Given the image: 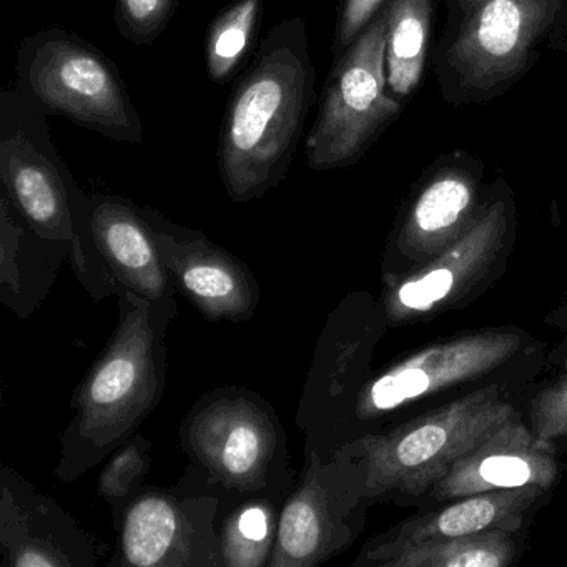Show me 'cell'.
<instances>
[{
  "instance_id": "6da1fadb",
  "label": "cell",
  "mask_w": 567,
  "mask_h": 567,
  "mask_svg": "<svg viewBox=\"0 0 567 567\" xmlns=\"http://www.w3.org/2000/svg\"><path fill=\"white\" fill-rule=\"evenodd\" d=\"M117 298V327L72 396L74 416L62 433L54 470L62 483H75L107 460L164 398L167 333L177 298L151 301L125 288Z\"/></svg>"
},
{
  "instance_id": "7a4b0ae2",
  "label": "cell",
  "mask_w": 567,
  "mask_h": 567,
  "mask_svg": "<svg viewBox=\"0 0 567 567\" xmlns=\"http://www.w3.org/2000/svg\"><path fill=\"white\" fill-rule=\"evenodd\" d=\"M315 99L307 22L285 19L235 84L221 122L218 168L235 204L260 200L285 181Z\"/></svg>"
},
{
  "instance_id": "3957f363",
  "label": "cell",
  "mask_w": 567,
  "mask_h": 567,
  "mask_svg": "<svg viewBox=\"0 0 567 567\" xmlns=\"http://www.w3.org/2000/svg\"><path fill=\"white\" fill-rule=\"evenodd\" d=\"M547 351L520 327L464 330L408 351L368 378L347 444L486 388L530 386L546 371Z\"/></svg>"
},
{
  "instance_id": "277c9868",
  "label": "cell",
  "mask_w": 567,
  "mask_h": 567,
  "mask_svg": "<svg viewBox=\"0 0 567 567\" xmlns=\"http://www.w3.org/2000/svg\"><path fill=\"white\" fill-rule=\"evenodd\" d=\"M534 384L476 391L380 433L358 437L334 454L360 464L371 506L417 509L456 461L523 413Z\"/></svg>"
},
{
  "instance_id": "5b68a950",
  "label": "cell",
  "mask_w": 567,
  "mask_h": 567,
  "mask_svg": "<svg viewBox=\"0 0 567 567\" xmlns=\"http://www.w3.org/2000/svg\"><path fill=\"white\" fill-rule=\"evenodd\" d=\"M178 440L190 464L177 484L218 497L221 507L244 497L285 501L297 483L284 421L257 391H208L182 421Z\"/></svg>"
},
{
  "instance_id": "8992f818",
  "label": "cell",
  "mask_w": 567,
  "mask_h": 567,
  "mask_svg": "<svg viewBox=\"0 0 567 567\" xmlns=\"http://www.w3.org/2000/svg\"><path fill=\"white\" fill-rule=\"evenodd\" d=\"M42 114L18 89L0 99V182L34 234L71 250L72 270L92 300L117 297L121 287L99 254L91 197L75 185L59 158Z\"/></svg>"
},
{
  "instance_id": "52a82bcc",
  "label": "cell",
  "mask_w": 567,
  "mask_h": 567,
  "mask_svg": "<svg viewBox=\"0 0 567 567\" xmlns=\"http://www.w3.org/2000/svg\"><path fill=\"white\" fill-rule=\"evenodd\" d=\"M14 87L42 114L117 142L138 144L144 127L117 65L84 39L48 29L29 35L19 51Z\"/></svg>"
},
{
  "instance_id": "ba28073f",
  "label": "cell",
  "mask_w": 567,
  "mask_h": 567,
  "mask_svg": "<svg viewBox=\"0 0 567 567\" xmlns=\"http://www.w3.org/2000/svg\"><path fill=\"white\" fill-rule=\"evenodd\" d=\"M388 330L380 300L368 291H351L328 315L295 416L303 447L330 457L347 444L354 403Z\"/></svg>"
},
{
  "instance_id": "9c48e42d",
  "label": "cell",
  "mask_w": 567,
  "mask_h": 567,
  "mask_svg": "<svg viewBox=\"0 0 567 567\" xmlns=\"http://www.w3.org/2000/svg\"><path fill=\"white\" fill-rule=\"evenodd\" d=\"M516 244L509 195L487 198L473 227L431 264L381 291L390 330L426 323L476 303L503 280Z\"/></svg>"
},
{
  "instance_id": "30bf717a",
  "label": "cell",
  "mask_w": 567,
  "mask_h": 567,
  "mask_svg": "<svg viewBox=\"0 0 567 567\" xmlns=\"http://www.w3.org/2000/svg\"><path fill=\"white\" fill-rule=\"evenodd\" d=\"M370 507L357 461L303 447L297 483L281 504L268 567H317L347 553L363 534Z\"/></svg>"
},
{
  "instance_id": "8fae6325",
  "label": "cell",
  "mask_w": 567,
  "mask_h": 567,
  "mask_svg": "<svg viewBox=\"0 0 567 567\" xmlns=\"http://www.w3.org/2000/svg\"><path fill=\"white\" fill-rule=\"evenodd\" d=\"M386 11L373 19L331 69L307 138L313 171L354 164L400 112L388 92Z\"/></svg>"
},
{
  "instance_id": "7c38bea8",
  "label": "cell",
  "mask_w": 567,
  "mask_h": 567,
  "mask_svg": "<svg viewBox=\"0 0 567 567\" xmlns=\"http://www.w3.org/2000/svg\"><path fill=\"white\" fill-rule=\"evenodd\" d=\"M212 494L142 486L114 524L117 539L109 567H221L218 517Z\"/></svg>"
},
{
  "instance_id": "4fadbf2b",
  "label": "cell",
  "mask_w": 567,
  "mask_h": 567,
  "mask_svg": "<svg viewBox=\"0 0 567 567\" xmlns=\"http://www.w3.org/2000/svg\"><path fill=\"white\" fill-rule=\"evenodd\" d=\"M487 200V198H486ZM480 172L447 164L433 172L401 212L381 257V285L396 284L456 244L480 217Z\"/></svg>"
},
{
  "instance_id": "5bb4252c",
  "label": "cell",
  "mask_w": 567,
  "mask_h": 567,
  "mask_svg": "<svg viewBox=\"0 0 567 567\" xmlns=\"http://www.w3.org/2000/svg\"><path fill=\"white\" fill-rule=\"evenodd\" d=\"M107 553L54 497L0 467V567H97Z\"/></svg>"
},
{
  "instance_id": "9a60e30c",
  "label": "cell",
  "mask_w": 567,
  "mask_h": 567,
  "mask_svg": "<svg viewBox=\"0 0 567 567\" xmlns=\"http://www.w3.org/2000/svg\"><path fill=\"white\" fill-rule=\"evenodd\" d=\"M142 212L175 287L208 321L241 323L254 318L260 285L241 258L155 208L142 207Z\"/></svg>"
},
{
  "instance_id": "2e32d148",
  "label": "cell",
  "mask_w": 567,
  "mask_h": 567,
  "mask_svg": "<svg viewBox=\"0 0 567 567\" xmlns=\"http://www.w3.org/2000/svg\"><path fill=\"white\" fill-rule=\"evenodd\" d=\"M554 487L527 486L491 491L446 501L388 527L361 546L353 567H381L406 547L450 537L514 530L529 527L539 511L553 499Z\"/></svg>"
},
{
  "instance_id": "e0dca14e",
  "label": "cell",
  "mask_w": 567,
  "mask_h": 567,
  "mask_svg": "<svg viewBox=\"0 0 567 567\" xmlns=\"http://www.w3.org/2000/svg\"><path fill=\"white\" fill-rule=\"evenodd\" d=\"M560 4L563 0H484L467 12L447 52L451 68L463 84L481 91L516 78Z\"/></svg>"
},
{
  "instance_id": "ac0fdd59",
  "label": "cell",
  "mask_w": 567,
  "mask_h": 567,
  "mask_svg": "<svg viewBox=\"0 0 567 567\" xmlns=\"http://www.w3.org/2000/svg\"><path fill=\"white\" fill-rule=\"evenodd\" d=\"M566 470L559 454L534 436L519 413L456 461L417 509L491 491L527 486L556 489Z\"/></svg>"
},
{
  "instance_id": "d6986e66",
  "label": "cell",
  "mask_w": 567,
  "mask_h": 567,
  "mask_svg": "<svg viewBox=\"0 0 567 567\" xmlns=\"http://www.w3.org/2000/svg\"><path fill=\"white\" fill-rule=\"evenodd\" d=\"M91 220L99 254L118 287L151 301L177 298L142 207L124 197L97 194L91 197Z\"/></svg>"
},
{
  "instance_id": "ffe728a7",
  "label": "cell",
  "mask_w": 567,
  "mask_h": 567,
  "mask_svg": "<svg viewBox=\"0 0 567 567\" xmlns=\"http://www.w3.org/2000/svg\"><path fill=\"white\" fill-rule=\"evenodd\" d=\"M65 261H71L68 245L34 234L2 192L0 303L21 320L31 317L51 293Z\"/></svg>"
},
{
  "instance_id": "44dd1931",
  "label": "cell",
  "mask_w": 567,
  "mask_h": 567,
  "mask_svg": "<svg viewBox=\"0 0 567 567\" xmlns=\"http://www.w3.org/2000/svg\"><path fill=\"white\" fill-rule=\"evenodd\" d=\"M529 546V527L489 530L406 547L381 567H511Z\"/></svg>"
},
{
  "instance_id": "7402d4cb",
  "label": "cell",
  "mask_w": 567,
  "mask_h": 567,
  "mask_svg": "<svg viewBox=\"0 0 567 567\" xmlns=\"http://www.w3.org/2000/svg\"><path fill=\"white\" fill-rule=\"evenodd\" d=\"M388 89L408 97L420 84L431 39V0H391L386 9Z\"/></svg>"
},
{
  "instance_id": "603a6c76",
  "label": "cell",
  "mask_w": 567,
  "mask_h": 567,
  "mask_svg": "<svg viewBox=\"0 0 567 567\" xmlns=\"http://www.w3.org/2000/svg\"><path fill=\"white\" fill-rule=\"evenodd\" d=\"M284 501L244 497L225 504L220 533L221 567H268Z\"/></svg>"
},
{
  "instance_id": "cb8c5ba5",
  "label": "cell",
  "mask_w": 567,
  "mask_h": 567,
  "mask_svg": "<svg viewBox=\"0 0 567 567\" xmlns=\"http://www.w3.org/2000/svg\"><path fill=\"white\" fill-rule=\"evenodd\" d=\"M261 0H237L218 16L207 39V71L214 82L227 81L250 51L260 22Z\"/></svg>"
},
{
  "instance_id": "d4e9b609",
  "label": "cell",
  "mask_w": 567,
  "mask_h": 567,
  "mask_svg": "<svg viewBox=\"0 0 567 567\" xmlns=\"http://www.w3.org/2000/svg\"><path fill=\"white\" fill-rule=\"evenodd\" d=\"M152 466V441L135 433L107 457L99 474L97 494L111 507L112 523L121 519L128 501L144 486Z\"/></svg>"
},
{
  "instance_id": "484cf974",
  "label": "cell",
  "mask_w": 567,
  "mask_h": 567,
  "mask_svg": "<svg viewBox=\"0 0 567 567\" xmlns=\"http://www.w3.org/2000/svg\"><path fill=\"white\" fill-rule=\"evenodd\" d=\"M523 420L537 440L560 457L567 454V371L536 381L524 404Z\"/></svg>"
},
{
  "instance_id": "4316f807",
  "label": "cell",
  "mask_w": 567,
  "mask_h": 567,
  "mask_svg": "<svg viewBox=\"0 0 567 567\" xmlns=\"http://www.w3.org/2000/svg\"><path fill=\"white\" fill-rule=\"evenodd\" d=\"M178 0H115V24L134 44H151L167 29Z\"/></svg>"
},
{
  "instance_id": "83f0119b",
  "label": "cell",
  "mask_w": 567,
  "mask_h": 567,
  "mask_svg": "<svg viewBox=\"0 0 567 567\" xmlns=\"http://www.w3.org/2000/svg\"><path fill=\"white\" fill-rule=\"evenodd\" d=\"M383 4L384 0H344L338 21L337 48H350Z\"/></svg>"
},
{
  "instance_id": "f1b7e54d",
  "label": "cell",
  "mask_w": 567,
  "mask_h": 567,
  "mask_svg": "<svg viewBox=\"0 0 567 567\" xmlns=\"http://www.w3.org/2000/svg\"><path fill=\"white\" fill-rule=\"evenodd\" d=\"M546 370H554V373H566L567 371V331L564 338L554 348L547 351Z\"/></svg>"
},
{
  "instance_id": "f546056e",
  "label": "cell",
  "mask_w": 567,
  "mask_h": 567,
  "mask_svg": "<svg viewBox=\"0 0 567 567\" xmlns=\"http://www.w3.org/2000/svg\"><path fill=\"white\" fill-rule=\"evenodd\" d=\"M546 323L553 324L559 331H567V297L557 305V308H554L549 315L546 317Z\"/></svg>"
},
{
  "instance_id": "4dcf8cb0",
  "label": "cell",
  "mask_w": 567,
  "mask_h": 567,
  "mask_svg": "<svg viewBox=\"0 0 567 567\" xmlns=\"http://www.w3.org/2000/svg\"><path fill=\"white\" fill-rule=\"evenodd\" d=\"M484 0H460L461 9H463L464 16L467 14V12L473 11V9H476L477 6L483 4Z\"/></svg>"
}]
</instances>
